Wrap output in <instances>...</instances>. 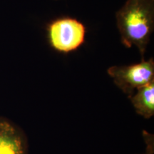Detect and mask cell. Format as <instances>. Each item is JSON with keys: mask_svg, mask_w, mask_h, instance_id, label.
Instances as JSON below:
<instances>
[{"mask_svg": "<svg viewBox=\"0 0 154 154\" xmlns=\"http://www.w3.org/2000/svg\"><path fill=\"white\" fill-rule=\"evenodd\" d=\"M143 136L146 145V151L143 154H154V136L146 131H143Z\"/></svg>", "mask_w": 154, "mask_h": 154, "instance_id": "obj_6", "label": "cell"}, {"mask_svg": "<svg viewBox=\"0 0 154 154\" xmlns=\"http://www.w3.org/2000/svg\"><path fill=\"white\" fill-rule=\"evenodd\" d=\"M116 19L121 43L137 47L144 59L154 29V0H126Z\"/></svg>", "mask_w": 154, "mask_h": 154, "instance_id": "obj_1", "label": "cell"}, {"mask_svg": "<svg viewBox=\"0 0 154 154\" xmlns=\"http://www.w3.org/2000/svg\"><path fill=\"white\" fill-rule=\"evenodd\" d=\"M108 74L120 89L130 98L138 88L154 81V61L141 59L140 62L129 66H113Z\"/></svg>", "mask_w": 154, "mask_h": 154, "instance_id": "obj_3", "label": "cell"}, {"mask_svg": "<svg viewBox=\"0 0 154 154\" xmlns=\"http://www.w3.org/2000/svg\"><path fill=\"white\" fill-rule=\"evenodd\" d=\"M138 114L145 119L154 115V81L142 86L129 98Z\"/></svg>", "mask_w": 154, "mask_h": 154, "instance_id": "obj_5", "label": "cell"}, {"mask_svg": "<svg viewBox=\"0 0 154 154\" xmlns=\"http://www.w3.org/2000/svg\"><path fill=\"white\" fill-rule=\"evenodd\" d=\"M48 39L56 51L67 54L78 49L85 42L86 27L71 17L55 19L47 26Z\"/></svg>", "mask_w": 154, "mask_h": 154, "instance_id": "obj_2", "label": "cell"}, {"mask_svg": "<svg viewBox=\"0 0 154 154\" xmlns=\"http://www.w3.org/2000/svg\"><path fill=\"white\" fill-rule=\"evenodd\" d=\"M0 154H28L23 131L8 119L0 117Z\"/></svg>", "mask_w": 154, "mask_h": 154, "instance_id": "obj_4", "label": "cell"}]
</instances>
